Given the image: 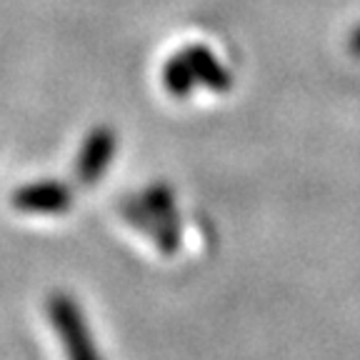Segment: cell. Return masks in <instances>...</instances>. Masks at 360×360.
<instances>
[{"mask_svg": "<svg viewBox=\"0 0 360 360\" xmlns=\"http://www.w3.org/2000/svg\"><path fill=\"white\" fill-rule=\"evenodd\" d=\"M48 313H51L53 328H56L63 345H65L68 360H101L88 326H85L83 313H80L73 300L63 295V292H56L48 300Z\"/></svg>", "mask_w": 360, "mask_h": 360, "instance_id": "obj_1", "label": "cell"}, {"mask_svg": "<svg viewBox=\"0 0 360 360\" xmlns=\"http://www.w3.org/2000/svg\"><path fill=\"white\" fill-rule=\"evenodd\" d=\"M112 153H115V133L110 128L93 130L85 138L83 148H80L78 163H75V175L80 178V183H85V186L98 183V178L110 165Z\"/></svg>", "mask_w": 360, "mask_h": 360, "instance_id": "obj_2", "label": "cell"}, {"mask_svg": "<svg viewBox=\"0 0 360 360\" xmlns=\"http://www.w3.org/2000/svg\"><path fill=\"white\" fill-rule=\"evenodd\" d=\"M70 200V191L63 183H33L13 193V205L28 213H65Z\"/></svg>", "mask_w": 360, "mask_h": 360, "instance_id": "obj_3", "label": "cell"}, {"mask_svg": "<svg viewBox=\"0 0 360 360\" xmlns=\"http://www.w3.org/2000/svg\"><path fill=\"white\" fill-rule=\"evenodd\" d=\"M180 56L188 60V65H191L198 83H202L210 90H218V93L231 90V73L215 60V56L205 48V45H188Z\"/></svg>", "mask_w": 360, "mask_h": 360, "instance_id": "obj_4", "label": "cell"}, {"mask_svg": "<svg viewBox=\"0 0 360 360\" xmlns=\"http://www.w3.org/2000/svg\"><path fill=\"white\" fill-rule=\"evenodd\" d=\"M163 83H165V88H168L170 96H175V98H186L193 90V85L198 83L195 75H193V70H191V65H188V60L180 56V53L165 63Z\"/></svg>", "mask_w": 360, "mask_h": 360, "instance_id": "obj_5", "label": "cell"}, {"mask_svg": "<svg viewBox=\"0 0 360 360\" xmlns=\"http://www.w3.org/2000/svg\"><path fill=\"white\" fill-rule=\"evenodd\" d=\"M143 205L155 215H173V195L165 186L150 188L143 198Z\"/></svg>", "mask_w": 360, "mask_h": 360, "instance_id": "obj_6", "label": "cell"}, {"mask_svg": "<svg viewBox=\"0 0 360 360\" xmlns=\"http://www.w3.org/2000/svg\"><path fill=\"white\" fill-rule=\"evenodd\" d=\"M350 51H353L355 56H360V28L353 33V40H350Z\"/></svg>", "mask_w": 360, "mask_h": 360, "instance_id": "obj_7", "label": "cell"}]
</instances>
